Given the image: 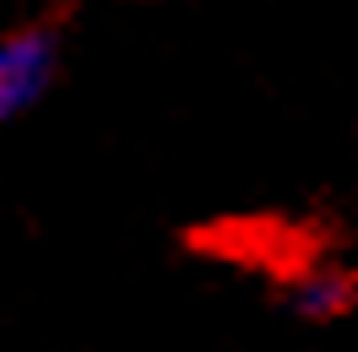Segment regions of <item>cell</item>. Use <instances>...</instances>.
Returning a JSON list of instances; mask_svg holds the SVG:
<instances>
[{
	"mask_svg": "<svg viewBox=\"0 0 358 352\" xmlns=\"http://www.w3.org/2000/svg\"><path fill=\"white\" fill-rule=\"evenodd\" d=\"M60 71V38L55 27H17L0 38V125H11L22 109H33Z\"/></svg>",
	"mask_w": 358,
	"mask_h": 352,
	"instance_id": "cell-1",
	"label": "cell"
},
{
	"mask_svg": "<svg viewBox=\"0 0 358 352\" xmlns=\"http://www.w3.org/2000/svg\"><path fill=\"white\" fill-rule=\"evenodd\" d=\"M288 304L293 314L304 320H336L358 304V277H348L342 265H315V271H299L288 282Z\"/></svg>",
	"mask_w": 358,
	"mask_h": 352,
	"instance_id": "cell-2",
	"label": "cell"
}]
</instances>
